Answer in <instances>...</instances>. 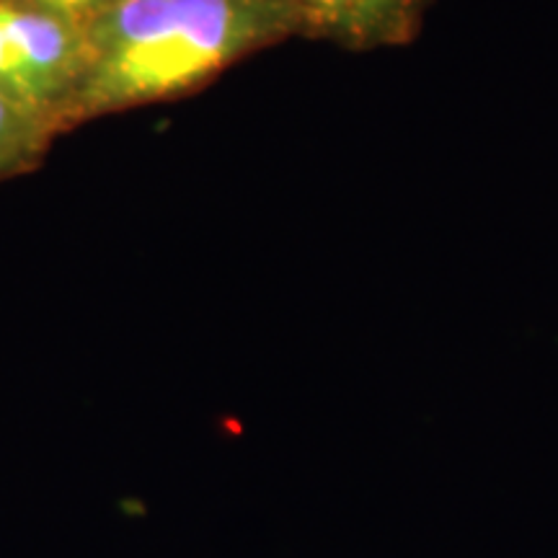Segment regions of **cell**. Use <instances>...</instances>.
<instances>
[{
	"label": "cell",
	"mask_w": 558,
	"mask_h": 558,
	"mask_svg": "<svg viewBox=\"0 0 558 558\" xmlns=\"http://www.w3.org/2000/svg\"><path fill=\"white\" fill-rule=\"evenodd\" d=\"M26 3L39 5V9L60 13V16L86 24L90 16H96L101 9H107L114 0H26Z\"/></svg>",
	"instance_id": "cell-5"
},
{
	"label": "cell",
	"mask_w": 558,
	"mask_h": 558,
	"mask_svg": "<svg viewBox=\"0 0 558 558\" xmlns=\"http://www.w3.org/2000/svg\"><path fill=\"white\" fill-rule=\"evenodd\" d=\"M54 135L52 124L0 94V181L34 169Z\"/></svg>",
	"instance_id": "cell-4"
},
{
	"label": "cell",
	"mask_w": 558,
	"mask_h": 558,
	"mask_svg": "<svg viewBox=\"0 0 558 558\" xmlns=\"http://www.w3.org/2000/svg\"><path fill=\"white\" fill-rule=\"evenodd\" d=\"M292 29L352 52L399 50L422 32L429 0H277Z\"/></svg>",
	"instance_id": "cell-3"
},
{
	"label": "cell",
	"mask_w": 558,
	"mask_h": 558,
	"mask_svg": "<svg viewBox=\"0 0 558 558\" xmlns=\"http://www.w3.org/2000/svg\"><path fill=\"white\" fill-rule=\"evenodd\" d=\"M83 29L70 124L192 94L295 34L277 0H114Z\"/></svg>",
	"instance_id": "cell-1"
},
{
	"label": "cell",
	"mask_w": 558,
	"mask_h": 558,
	"mask_svg": "<svg viewBox=\"0 0 558 558\" xmlns=\"http://www.w3.org/2000/svg\"><path fill=\"white\" fill-rule=\"evenodd\" d=\"M86 62V29L26 0H0V94L62 130Z\"/></svg>",
	"instance_id": "cell-2"
}]
</instances>
